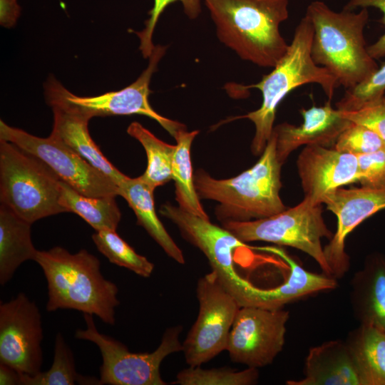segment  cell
Returning <instances> with one entry per match:
<instances>
[{"mask_svg": "<svg viewBox=\"0 0 385 385\" xmlns=\"http://www.w3.org/2000/svg\"><path fill=\"white\" fill-rule=\"evenodd\" d=\"M222 227L245 243L262 241L302 251L315 260L324 274L332 277L322 239L330 240L334 234L324 222L322 205H314L309 198L268 217L228 221Z\"/></svg>", "mask_w": 385, "mask_h": 385, "instance_id": "7", "label": "cell"}, {"mask_svg": "<svg viewBox=\"0 0 385 385\" xmlns=\"http://www.w3.org/2000/svg\"><path fill=\"white\" fill-rule=\"evenodd\" d=\"M359 181L362 186H385V148L356 155Z\"/></svg>", "mask_w": 385, "mask_h": 385, "instance_id": "34", "label": "cell"}, {"mask_svg": "<svg viewBox=\"0 0 385 385\" xmlns=\"http://www.w3.org/2000/svg\"><path fill=\"white\" fill-rule=\"evenodd\" d=\"M257 369L247 367L241 371L228 368L202 369L189 366L178 372L174 384L179 385H252L257 382Z\"/></svg>", "mask_w": 385, "mask_h": 385, "instance_id": "29", "label": "cell"}, {"mask_svg": "<svg viewBox=\"0 0 385 385\" xmlns=\"http://www.w3.org/2000/svg\"><path fill=\"white\" fill-rule=\"evenodd\" d=\"M288 385H362L355 361L345 341L331 340L309 349L304 377Z\"/></svg>", "mask_w": 385, "mask_h": 385, "instance_id": "19", "label": "cell"}, {"mask_svg": "<svg viewBox=\"0 0 385 385\" xmlns=\"http://www.w3.org/2000/svg\"><path fill=\"white\" fill-rule=\"evenodd\" d=\"M350 302L360 324L385 332V259L369 257L351 280Z\"/></svg>", "mask_w": 385, "mask_h": 385, "instance_id": "20", "label": "cell"}, {"mask_svg": "<svg viewBox=\"0 0 385 385\" xmlns=\"http://www.w3.org/2000/svg\"><path fill=\"white\" fill-rule=\"evenodd\" d=\"M312 37V24L305 14L295 29L286 53L273 70L255 84L240 85L247 91L250 88L260 90L262 96L258 109L234 118H247L254 123L255 133L251 150L255 155L262 153L271 138L277 108L289 93L302 85L317 83L331 101L335 90L340 86L329 70L313 61L311 56Z\"/></svg>", "mask_w": 385, "mask_h": 385, "instance_id": "4", "label": "cell"}, {"mask_svg": "<svg viewBox=\"0 0 385 385\" xmlns=\"http://www.w3.org/2000/svg\"><path fill=\"white\" fill-rule=\"evenodd\" d=\"M115 198L86 196L61 180V205L66 212L79 215L96 231L117 230L121 214Z\"/></svg>", "mask_w": 385, "mask_h": 385, "instance_id": "25", "label": "cell"}, {"mask_svg": "<svg viewBox=\"0 0 385 385\" xmlns=\"http://www.w3.org/2000/svg\"><path fill=\"white\" fill-rule=\"evenodd\" d=\"M345 342L362 385H385V332L360 324L348 334Z\"/></svg>", "mask_w": 385, "mask_h": 385, "instance_id": "23", "label": "cell"}, {"mask_svg": "<svg viewBox=\"0 0 385 385\" xmlns=\"http://www.w3.org/2000/svg\"><path fill=\"white\" fill-rule=\"evenodd\" d=\"M323 203L337 219V230L324 252L332 277L339 279L349 269L345 240L363 221L385 209V186L339 188L327 194Z\"/></svg>", "mask_w": 385, "mask_h": 385, "instance_id": "14", "label": "cell"}, {"mask_svg": "<svg viewBox=\"0 0 385 385\" xmlns=\"http://www.w3.org/2000/svg\"><path fill=\"white\" fill-rule=\"evenodd\" d=\"M0 140L10 142L45 163L63 182L89 197L118 195V185L51 133L39 138L0 120Z\"/></svg>", "mask_w": 385, "mask_h": 385, "instance_id": "11", "label": "cell"}, {"mask_svg": "<svg viewBox=\"0 0 385 385\" xmlns=\"http://www.w3.org/2000/svg\"><path fill=\"white\" fill-rule=\"evenodd\" d=\"M312 24L311 56L329 70L346 89L367 79L379 68L368 51L364 31L369 11L332 10L324 2H311L306 14Z\"/></svg>", "mask_w": 385, "mask_h": 385, "instance_id": "5", "label": "cell"}, {"mask_svg": "<svg viewBox=\"0 0 385 385\" xmlns=\"http://www.w3.org/2000/svg\"><path fill=\"white\" fill-rule=\"evenodd\" d=\"M289 317L283 308L240 307L225 349L231 361L255 369L271 364L283 349Z\"/></svg>", "mask_w": 385, "mask_h": 385, "instance_id": "12", "label": "cell"}, {"mask_svg": "<svg viewBox=\"0 0 385 385\" xmlns=\"http://www.w3.org/2000/svg\"><path fill=\"white\" fill-rule=\"evenodd\" d=\"M196 296L198 315L183 343L182 351L189 366H201L226 349L240 307L212 271L198 279Z\"/></svg>", "mask_w": 385, "mask_h": 385, "instance_id": "9", "label": "cell"}, {"mask_svg": "<svg viewBox=\"0 0 385 385\" xmlns=\"http://www.w3.org/2000/svg\"><path fill=\"white\" fill-rule=\"evenodd\" d=\"M61 180L41 160L0 140V200L34 223L66 212L60 204Z\"/></svg>", "mask_w": 385, "mask_h": 385, "instance_id": "6", "label": "cell"}, {"mask_svg": "<svg viewBox=\"0 0 385 385\" xmlns=\"http://www.w3.org/2000/svg\"><path fill=\"white\" fill-rule=\"evenodd\" d=\"M304 197L322 205L324 197L342 186L359 181L356 155L319 145H306L297 160Z\"/></svg>", "mask_w": 385, "mask_h": 385, "instance_id": "17", "label": "cell"}, {"mask_svg": "<svg viewBox=\"0 0 385 385\" xmlns=\"http://www.w3.org/2000/svg\"><path fill=\"white\" fill-rule=\"evenodd\" d=\"M341 111L352 123L375 132L385 143V95L356 110Z\"/></svg>", "mask_w": 385, "mask_h": 385, "instance_id": "33", "label": "cell"}, {"mask_svg": "<svg viewBox=\"0 0 385 385\" xmlns=\"http://www.w3.org/2000/svg\"><path fill=\"white\" fill-rule=\"evenodd\" d=\"M160 213L170 220L183 237L205 255L212 272L239 305L248 306L255 286L236 272L233 260L234 251L248 247L246 243L224 227L212 223L210 219L192 215L170 203L163 204Z\"/></svg>", "mask_w": 385, "mask_h": 385, "instance_id": "10", "label": "cell"}, {"mask_svg": "<svg viewBox=\"0 0 385 385\" xmlns=\"http://www.w3.org/2000/svg\"><path fill=\"white\" fill-rule=\"evenodd\" d=\"M333 148L357 155L384 149L385 143L373 130L351 122L339 135Z\"/></svg>", "mask_w": 385, "mask_h": 385, "instance_id": "31", "label": "cell"}, {"mask_svg": "<svg viewBox=\"0 0 385 385\" xmlns=\"http://www.w3.org/2000/svg\"><path fill=\"white\" fill-rule=\"evenodd\" d=\"M101 384L95 377L79 374L75 365L73 351L61 333L55 337L53 360L46 371L30 376L21 374V385Z\"/></svg>", "mask_w": 385, "mask_h": 385, "instance_id": "27", "label": "cell"}, {"mask_svg": "<svg viewBox=\"0 0 385 385\" xmlns=\"http://www.w3.org/2000/svg\"><path fill=\"white\" fill-rule=\"evenodd\" d=\"M384 93L385 63L360 84L346 89L344 96L337 103V108L343 111L356 110L381 98Z\"/></svg>", "mask_w": 385, "mask_h": 385, "instance_id": "30", "label": "cell"}, {"mask_svg": "<svg viewBox=\"0 0 385 385\" xmlns=\"http://www.w3.org/2000/svg\"><path fill=\"white\" fill-rule=\"evenodd\" d=\"M83 318L86 328L77 329L75 337L91 342L98 347L103 359L100 367L101 384H167L161 378L160 367L167 356L183 350L179 339L183 330L180 325L168 328L153 352L133 353L120 341L99 332L93 315L83 314Z\"/></svg>", "mask_w": 385, "mask_h": 385, "instance_id": "8", "label": "cell"}, {"mask_svg": "<svg viewBox=\"0 0 385 385\" xmlns=\"http://www.w3.org/2000/svg\"><path fill=\"white\" fill-rule=\"evenodd\" d=\"M127 132L141 143L147 155L148 165L141 178L154 190L172 180L175 145L158 139L138 122L130 123Z\"/></svg>", "mask_w": 385, "mask_h": 385, "instance_id": "26", "label": "cell"}, {"mask_svg": "<svg viewBox=\"0 0 385 385\" xmlns=\"http://www.w3.org/2000/svg\"><path fill=\"white\" fill-rule=\"evenodd\" d=\"M34 261L47 282V311L74 309L115 324L118 288L103 277L96 256L84 249L71 254L58 246L38 250Z\"/></svg>", "mask_w": 385, "mask_h": 385, "instance_id": "1", "label": "cell"}, {"mask_svg": "<svg viewBox=\"0 0 385 385\" xmlns=\"http://www.w3.org/2000/svg\"><path fill=\"white\" fill-rule=\"evenodd\" d=\"M374 7L383 14L385 24V0H349L344 9L354 11L357 8ZM368 51L375 60L385 57V33L373 44L368 46Z\"/></svg>", "mask_w": 385, "mask_h": 385, "instance_id": "35", "label": "cell"}, {"mask_svg": "<svg viewBox=\"0 0 385 385\" xmlns=\"http://www.w3.org/2000/svg\"><path fill=\"white\" fill-rule=\"evenodd\" d=\"M92 240L98 251L110 262L131 270L143 277H149L154 265L145 257L138 254L116 230H101L92 235Z\"/></svg>", "mask_w": 385, "mask_h": 385, "instance_id": "28", "label": "cell"}, {"mask_svg": "<svg viewBox=\"0 0 385 385\" xmlns=\"http://www.w3.org/2000/svg\"><path fill=\"white\" fill-rule=\"evenodd\" d=\"M176 1L182 3L185 14L190 19H194L200 14V0H154L153 6L149 12L150 18L145 21L144 29L135 32L140 39L139 48L144 58H149L155 48L152 38L160 16L168 5Z\"/></svg>", "mask_w": 385, "mask_h": 385, "instance_id": "32", "label": "cell"}, {"mask_svg": "<svg viewBox=\"0 0 385 385\" xmlns=\"http://www.w3.org/2000/svg\"><path fill=\"white\" fill-rule=\"evenodd\" d=\"M31 223L0 205V284L4 286L24 262L34 260Z\"/></svg>", "mask_w": 385, "mask_h": 385, "instance_id": "22", "label": "cell"}, {"mask_svg": "<svg viewBox=\"0 0 385 385\" xmlns=\"http://www.w3.org/2000/svg\"><path fill=\"white\" fill-rule=\"evenodd\" d=\"M43 338L38 307L26 294L0 304V363L23 374L40 372Z\"/></svg>", "mask_w": 385, "mask_h": 385, "instance_id": "13", "label": "cell"}, {"mask_svg": "<svg viewBox=\"0 0 385 385\" xmlns=\"http://www.w3.org/2000/svg\"><path fill=\"white\" fill-rule=\"evenodd\" d=\"M166 47L155 46L150 56L149 63L138 79L127 87L97 96H78L64 88L66 98L72 103L89 113L92 117L111 115L139 114L157 121L173 138L186 126L178 121L165 118L157 113L150 106L148 96L149 85L158 63L164 56Z\"/></svg>", "mask_w": 385, "mask_h": 385, "instance_id": "15", "label": "cell"}, {"mask_svg": "<svg viewBox=\"0 0 385 385\" xmlns=\"http://www.w3.org/2000/svg\"><path fill=\"white\" fill-rule=\"evenodd\" d=\"M21 373L0 363V385H21Z\"/></svg>", "mask_w": 385, "mask_h": 385, "instance_id": "37", "label": "cell"}, {"mask_svg": "<svg viewBox=\"0 0 385 385\" xmlns=\"http://www.w3.org/2000/svg\"><path fill=\"white\" fill-rule=\"evenodd\" d=\"M282 165L272 132L260 159L252 168L225 180L215 179L199 170L194 174L195 189L200 199L220 203L215 213L222 223L268 217L287 209L279 196Z\"/></svg>", "mask_w": 385, "mask_h": 385, "instance_id": "3", "label": "cell"}, {"mask_svg": "<svg viewBox=\"0 0 385 385\" xmlns=\"http://www.w3.org/2000/svg\"><path fill=\"white\" fill-rule=\"evenodd\" d=\"M219 40L243 60L274 68L289 44L279 26L289 16L288 0H205Z\"/></svg>", "mask_w": 385, "mask_h": 385, "instance_id": "2", "label": "cell"}, {"mask_svg": "<svg viewBox=\"0 0 385 385\" xmlns=\"http://www.w3.org/2000/svg\"><path fill=\"white\" fill-rule=\"evenodd\" d=\"M46 98L53 113L51 134L118 185L126 175L108 160L92 139L88 130L91 115L70 102L64 87L55 79L47 83Z\"/></svg>", "mask_w": 385, "mask_h": 385, "instance_id": "16", "label": "cell"}, {"mask_svg": "<svg viewBox=\"0 0 385 385\" xmlns=\"http://www.w3.org/2000/svg\"><path fill=\"white\" fill-rule=\"evenodd\" d=\"M20 6L16 0H0V21L5 27L12 26L20 14Z\"/></svg>", "mask_w": 385, "mask_h": 385, "instance_id": "36", "label": "cell"}, {"mask_svg": "<svg viewBox=\"0 0 385 385\" xmlns=\"http://www.w3.org/2000/svg\"><path fill=\"white\" fill-rule=\"evenodd\" d=\"M303 123L298 126L283 123L274 127L277 155L282 165L289 154L301 145H319L333 148L338 137L351 123L331 101L322 106L302 109Z\"/></svg>", "mask_w": 385, "mask_h": 385, "instance_id": "18", "label": "cell"}, {"mask_svg": "<svg viewBox=\"0 0 385 385\" xmlns=\"http://www.w3.org/2000/svg\"><path fill=\"white\" fill-rule=\"evenodd\" d=\"M198 130H180L174 138L177 144L172 162V180L175 181V199L183 210L209 219L197 193L190 158L192 141Z\"/></svg>", "mask_w": 385, "mask_h": 385, "instance_id": "24", "label": "cell"}, {"mask_svg": "<svg viewBox=\"0 0 385 385\" xmlns=\"http://www.w3.org/2000/svg\"><path fill=\"white\" fill-rule=\"evenodd\" d=\"M154 189L142 178L125 176L118 184V195L123 197L133 210L138 225L161 247L168 256L179 264H184L182 250L174 242L159 220L155 209Z\"/></svg>", "mask_w": 385, "mask_h": 385, "instance_id": "21", "label": "cell"}]
</instances>
